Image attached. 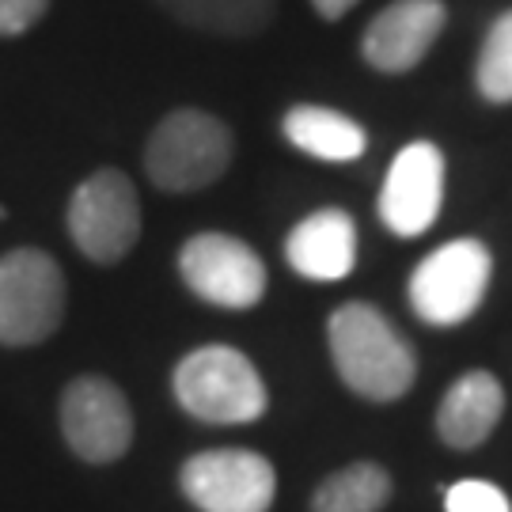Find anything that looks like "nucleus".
Here are the masks:
<instances>
[{"instance_id":"f257e3e1","label":"nucleus","mask_w":512,"mask_h":512,"mask_svg":"<svg viewBox=\"0 0 512 512\" xmlns=\"http://www.w3.org/2000/svg\"><path fill=\"white\" fill-rule=\"evenodd\" d=\"M327 342L349 391L368 403H395L414 387L418 357L380 308L353 300L330 315Z\"/></svg>"},{"instance_id":"f03ea898","label":"nucleus","mask_w":512,"mask_h":512,"mask_svg":"<svg viewBox=\"0 0 512 512\" xmlns=\"http://www.w3.org/2000/svg\"><path fill=\"white\" fill-rule=\"evenodd\" d=\"M171 391L190 418L209 425H247L266 414V384L247 353L232 346H202L186 353Z\"/></svg>"},{"instance_id":"7ed1b4c3","label":"nucleus","mask_w":512,"mask_h":512,"mask_svg":"<svg viewBox=\"0 0 512 512\" xmlns=\"http://www.w3.org/2000/svg\"><path fill=\"white\" fill-rule=\"evenodd\" d=\"M232 164V129L209 110H171L145 145L148 179L167 194H190L217 183Z\"/></svg>"},{"instance_id":"20e7f679","label":"nucleus","mask_w":512,"mask_h":512,"mask_svg":"<svg viewBox=\"0 0 512 512\" xmlns=\"http://www.w3.org/2000/svg\"><path fill=\"white\" fill-rule=\"evenodd\" d=\"M65 319V274L54 255L16 247L0 255V346H38Z\"/></svg>"},{"instance_id":"39448f33","label":"nucleus","mask_w":512,"mask_h":512,"mask_svg":"<svg viewBox=\"0 0 512 512\" xmlns=\"http://www.w3.org/2000/svg\"><path fill=\"white\" fill-rule=\"evenodd\" d=\"M494 258L478 239H452L418 262L406 281L410 308L433 327H456L471 319L490 289Z\"/></svg>"},{"instance_id":"423d86ee","label":"nucleus","mask_w":512,"mask_h":512,"mask_svg":"<svg viewBox=\"0 0 512 512\" xmlns=\"http://www.w3.org/2000/svg\"><path fill=\"white\" fill-rule=\"evenodd\" d=\"M69 239L84 258L114 266L141 239V202L126 171L103 167L69 198Z\"/></svg>"},{"instance_id":"0eeeda50","label":"nucleus","mask_w":512,"mask_h":512,"mask_svg":"<svg viewBox=\"0 0 512 512\" xmlns=\"http://www.w3.org/2000/svg\"><path fill=\"white\" fill-rule=\"evenodd\" d=\"M186 289L224 311H247L266 296V262L228 232H198L179 251Z\"/></svg>"},{"instance_id":"6e6552de","label":"nucleus","mask_w":512,"mask_h":512,"mask_svg":"<svg viewBox=\"0 0 512 512\" xmlns=\"http://www.w3.org/2000/svg\"><path fill=\"white\" fill-rule=\"evenodd\" d=\"M186 501L202 512H266L274 505V463L247 448H213L183 463Z\"/></svg>"},{"instance_id":"1a4fd4ad","label":"nucleus","mask_w":512,"mask_h":512,"mask_svg":"<svg viewBox=\"0 0 512 512\" xmlns=\"http://www.w3.org/2000/svg\"><path fill=\"white\" fill-rule=\"evenodd\" d=\"M61 437L84 463H114L133 444V410L107 376H76L61 391Z\"/></svg>"},{"instance_id":"9d476101","label":"nucleus","mask_w":512,"mask_h":512,"mask_svg":"<svg viewBox=\"0 0 512 512\" xmlns=\"http://www.w3.org/2000/svg\"><path fill=\"white\" fill-rule=\"evenodd\" d=\"M444 205V156L433 141L406 145L380 190V220L395 236H421Z\"/></svg>"},{"instance_id":"9b49d317","label":"nucleus","mask_w":512,"mask_h":512,"mask_svg":"<svg viewBox=\"0 0 512 512\" xmlns=\"http://www.w3.org/2000/svg\"><path fill=\"white\" fill-rule=\"evenodd\" d=\"M448 23L444 0H395L365 27L361 54L380 73H410Z\"/></svg>"},{"instance_id":"f8f14e48","label":"nucleus","mask_w":512,"mask_h":512,"mask_svg":"<svg viewBox=\"0 0 512 512\" xmlns=\"http://www.w3.org/2000/svg\"><path fill=\"white\" fill-rule=\"evenodd\" d=\"M285 258L308 281H342L357 266V224L346 209H319L289 232Z\"/></svg>"},{"instance_id":"ddd939ff","label":"nucleus","mask_w":512,"mask_h":512,"mask_svg":"<svg viewBox=\"0 0 512 512\" xmlns=\"http://www.w3.org/2000/svg\"><path fill=\"white\" fill-rule=\"evenodd\" d=\"M505 414V391L494 372L471 368L444 391L437 410V433L448 448L471 452L494 433V425Z\"/></svg>"},{"instance_id":"4468645a","label":"nucleus","mask_w":512,"mask_h":512,"mask_svg":"<svg viewBox=\"0 0 512 512\" xmlns=\"http://www.w3.org/2000/svg\"><path fill=\"white\" fill-rule=\"evenodd\" d=\"M285 141L296 145L300 152H308L315 160H327V164H346V160H357L368 148L365 129L357 126L353 118L338 114L330 107H311V103H300L285 114Z\"/></svg>"},{"instance_id":"2eb2a0df","label":"nucleus","mask_w":512,"mask_h":512,"mask_svg":"<svg viewBox=\"0 0 512 512\" xmlns=\"http://www.w3.org/2000/svg\"><path fill=\"white\" fill-rule=\"evenodd\" d=\"M164 12L205 35H258L277 12V0H156Z\"/></svg>"},{"instance_id":"dca6fc26","label":"nucleus","mask_w":512,"mask_h":512,"mask_svg":"<svg viewBox=\"0 0 512 512\" xmlns=\"http://www.w3.org/2000/svg\"><path fill=\"white\" fill-rule=\"evenodd\" d=\"M391 501V475L380 463H349L319 482L311 512H380Z\"/></svg>"},{"instance_id":"f3484780","label":"nucleus","mask_w":512,"mask_h":512,"mask_svg":"<svg viewBox=\"0 0 512 512\" xmlns=\"http://www.w3.org/2000/svg\"><path fill=\"white\" fill-rule=\"evenodd\" d=\"M475 84L482 99L512 103V12L497 16L486 42H482L475 65Z\"/></svg>"},{"instance_id":"a211bd4d","label":"nucleus","mask_w":512,"mask_h":512,"mask_svg":"<svg viewBox=\"0 0 512 512\" xmlns=\"http://www.w3.org/2000/svg\"><path fill=\"white\" fill-rule=\"evenodd\" d=\"M444 509L448 512H512L505 490H497L494 482H482V478H467L456 482L448 494H444Z\"/></svg>"},{"instance_id":"6ab92c4d","label":"nucleus","mask_w":512,"mask_h":512,"mask_svg":"<svg viewBox=\"0 0 512 512\" xmlns=\"http://www.w3.org/2000/svg\"><path fill=\"white\" fill-rule=\"evenodd\" d=\"M50 0H0V38L27 35L46 16Z\"/></svg>"},{"instance_id":"aec40b11","label":"nucleus","mask_w":512,"mask_h":512,"mask_svg":"<svg viewBox=\"0 0 512 512\" xmlns=\"http://www.w3.org/2000/svg\"><path fill=\"white\" fill-rule=\"evenodd\" d=\"M357 4H361V0H311V8L323 19H342L349 8H357Z\"/></svg>"}]
</instances>
